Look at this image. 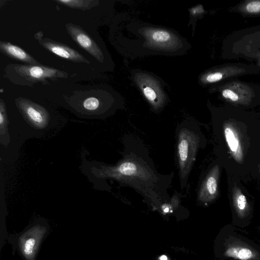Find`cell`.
Segmentation results:
<instances>
[{"mask_svg":"<svg viewBox=\"0 0 260 260\" xmlns=\"http://www.w3.org/2000/svg\"><path fill=\"white\" fill-rule=\"evenodd\" d=\"M219 174L218 166H214L203 180L198 194V199L203 203L213 201L218 193V180Z\"/></svg>","mask_w":260,"mask_h":260,"instance_id":"obj_9","label":"cell"},{"mask_svg":"<svg viewBox=\"0 0 260 260\" xmlns=\"http://www.w3.org/2000/svg\"><path fill=\"white\" fill-rule=\"evenodd\" d=\"M189 12L190 19L188 25H192L193 29L192 33H194L196 24V21L199 17L202 16L205 13V10L203 7L202 5H199L190 8L189 9Z\"/></svg>","mask_w":260,"mask_h":260,"instance_id":"obj_16","label":"cell"},{"mask_svg":"<svg viewBox=\"0 0 260 260\" xmlns=\"http://www.w3.org/2000/svg\"><path fill=\"white\" fill-rule=\"evenodd\" d=\"M234 204L236 212L240 216H244L248 209L247 202L245 196L238 188L234 190Z\"/></svg>","mask_w":260,"mask_h":260,"instance_id":"obj_15","label":"cell"},{"mask_svg":"<svg viewBox=\"0 0 260 260\" xmlns=\"http://www.w3.org/2000/svg\"><path fill=\"white\" fill-rule=\"evenodd\" d=\"M118 42L119 51L130 58L146 55L178 56L191 48L173 29L121 16Z\"/></svg>","mask_w":260,"mask_h":260,"instance_id":"obj_1","label":"cell"},{"mask_svg":"<svg viewBox=\"0 0 260 260\" xmlns=\"http://www.w3.org/2000/svg\"><path fill=\"white\" fill-rule=\"evenodd\" d=\"M66 27L70 36L81 47L100 62H104L105 56L103 51L82 28L71 23L67 24Z\"/></svg>","mask_w":260,"mask_h":260,"instance_id":"obj_7","label":"cell"},{"mask_svg":"<svg viewBox=\"0 0 260 260\" xmlns=\"http://www.w3.org/2000/svg\"><path fill=\"white\" fill-rule=\"evenodd\" d=\"M126 148L124 158L116 168L119 178L150 199H166L173 175L159 174L148 155L137 148Z\"/></svg>","mask_w":260,"mask_h":260,"instance_id":"obj_2","label":"cell"},{"mask_svg":"<svg viewBox=\"0 0 260 260\" xmlns=\"http://www.w3.org/2000/svg\"><path fill=\"white\" fill-rule=\"evenodd\" d=\"M5 72L6 77L13 83L30 87L38 83L47 84L50 81H55L68 76L62 71L40 64H9Z\"/></svg>","mask_w":260,"mask_h":260,"instance_id":"obj_4","label":"cell"},{"mask_svg":"<svg viewBox=\"0 0 260 260\" xmlns=\"http://www.w3.org/2000/svg\"><path fill=\"white\" fill-rule=\"evenodd\" d=\"M177 155L181 188L187 184L201 142L195 122L183 121L177 128Z\"/></svg>","mask_w":260,"mask_h":260,"instance_id":"obj_3","label":"cell"},{"mask_svg":"<svg viewBox=\"0 0 260 260\" xmlns=\"http://www.w3.org/2000/svg\"><path fill=\"white\" fill-rule=\"evenodd\" d=\"M132 81L148 103L151 110L160 112L170 101L165 90V82L153 73L140 69L133 70Z\"/></svg>","mask_w":260,"mask_h":260,"instance_id":"obj_5","label":"cell"},{"mask_svg":"<svg viewBox=\"0 0 260 260\" xmlns=\"http://www.w3.org/2000/svg\"><path fill=\"white\" fill-rule=\"evenodd\" d=\"M49 225L47 223L36 222L22 231L11 236L8 241L23 260H36L41 244L47 235Z\"/></svg>","mask_w":260,"mask_h":260,"instance_id":"obj_6","label":"cell"},{"mask_svg":"<svg viewBox=\"0 0 260 260\" xmlns=\"http://www.w3.org/2000/svg\"><path fill=\"white\" fill-rule=\"evenodd\" d=\"M225 255L241 260L255 259L256 256V253L249 248L238 246L228 247L225 251Z\"/></svg>","mask_w":260,"mask_h":260,"instance_id":"obj_13","label":"cell"},{"mask_svg":"<svg viewBox=\"0 0 260 260\" xmlns=\"http://www.w3.org/2000/svg\"><path fill=\"white\" fill-rule=\"evenodd\" d=\"M83 105L86 110L93 111L99 108L100 105V101L97 98L91 96L86 98L84 101Z\"/></svg>","mask_w":260,"mask_h":260,"instance_id":"obj_17","label":"cell"},{"mask_svg":"<svg viewBox=\"0 0 260 260\" xmlns=\"http://www.w3.org/2000/svg\"><path fill=\"white\" fill-rule=\"evenodd\" d=\"M224 136L232 156L238 162L242 160L243 151L239 135L231 125L224 126Z\"/></svg>","mask_w":260,"mask_h":260,"instance_id":"obj_12","label":"cell"},{"mask_svg":"<svg viewBox=\"0 0 260 260\" xmlns=\"http://www.w3.org/2000/svg\"><path fill=\"white\" fill-rule=\"evenodd\" d=\"M55 2L66 6L83 10L89 9L98 5V1L92 0H56Z\"/></svg>","mask_w":260,"mask_h":260,"instance_id":"obj_14","label":"cell"},{"mask_svg":"<svg viewBox=\"0 0 260 260\" xmlns=\"http://www.w3.org/2000/svg\"><path fill=\"white\" fill-rule=\"evenodd\" d=\"M0 50L3 53L13 59L28 64H39L38 61L32 56L21 48L9 42L1 41Z\"/></svg>","mask_w":260,"mask_h":260,"instance_id":"obj_10","label":"cell"},{"mask_svg":"<svg viewBox=\"0 0 260 260\" xmlns=\"http://www.w3.org/2000/svg\"><path fill=\"white\" fill-rule=\"evenodd\" d=\"M17 100L19 107L30 120L39 124L43 123L46 113L41 107L25 98Z\"/></svg>","mask_w":260,"mask_h":260,"instance_id":"obj_11","label":"cell"},{"mask_svg":"<svg viewBox=\"0 0 260 260\" xmlns=\"http://www.w3.org/2000/svg\"><path fill=\"white\" fill-rule=\"evenodd\" d=\"M35 38L44 48L52 53L74 62L89 63V61L76 50L50 39H43L42 34L41 36L40 32L35 35Z\"/></svg>","mask_w":260,"mask_h":260,"instance_id":"obj_8","label":"cell"},{"mask_svg":"<svg viewBox=\"0 0 260 260\" xmlns=\"http://www.w3.org/2000/svg\"><path fill=\"white\" fill-rule=\"evenodd\" d=\"M158 260H169V259L167 255H161L159 257Z\"/></svg>","mask_w":260,"mask_h":260,"instance_id":"obj_18","label":"cell"}]
</instances>
